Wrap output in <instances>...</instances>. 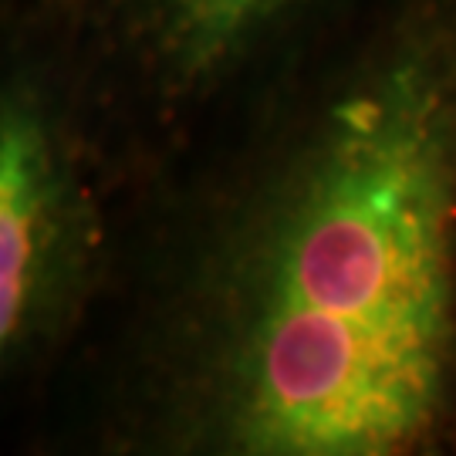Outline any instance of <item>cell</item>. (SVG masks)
Returning <instances> with one entry per match:
<instances>
[{
  "label": "cell",
  "instance_id": "3",
  "mask_svg": "<svg viewBox=\"0 0 456 456\" xmlns=\"http://www.w3.org/2000/svg\"><path fill=\"white\" fill-rule=\"evenodd\" d=\"M322 0H37L75 85L105 109L180 122L284 48Z\"/></svg>",
  "mask_w": 456,
  "mask_h": 456
},
{
  "label": "cell",
  "instance_id": "1",
  "mask_svg": "<svg viewBox=\"0 0 456 456\" xmlns=\"http://www.w3.org/2000/svg\"><path fill=\"white\" fill-rule=\"evenodd\" d=\"M115 440L419 456L456 440V0H392L284 82L135 277Z\"/></svg>",
  "mask_w": 456,
  "mask_h": 456
},
{
  "label": "cell",
  "instance_id": "2",
  "mask_svg": "<svg viewBox=\"0 0 456 456\" xmlns=\"http://www.w3.org/2000/svg\"><path fill=\"white\" fill-rule=\"evenodd\" d=\"M95 183L68 95L17 68L0 95V359L41 362L85 318L102 277Z\"/></svg>",
  "mask_w": 456,
  "mask_h": 456
}]
</instances>
